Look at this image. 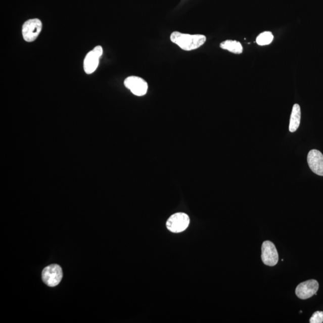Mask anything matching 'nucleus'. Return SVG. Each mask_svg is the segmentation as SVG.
<instances>
[{
  "instance_id": "obj_1",
  "label": "nucleus",
  "mask_w": 323,
  "mask_h": 323,
  "mask_svg": "<svg viewBox=\"0 0 323 323\" xmlns=\"http://www.w3.org/2000/svg\"><path fill=\"white\" fill-rule=\"evenodd\" d=\"M170 39L172 43L186 51L197 50L207 40L206 37L204 35L183 34L178 31L173 32Z\"/></svg>"
},
{
  "instance_id": "obj_2",
  "label": "nucleus",
  "mask_w": 323,
  "mask_h": 323,
  "mask_svg": "<svg viewBox=\"0 0 323 323\" xmlns=\"http://www.w3.org/2000/svg\"><path fill=\"white\" fill-rule=\"evenodd\" d=\"M190 223V218L184 213H177L171 215L166 222V227L173 233H179L185 230Z\"/></svg>"
},
{
  "instance_id": "obj_3",
  "label": "nucleus",
  "mask_w": 323,
  "mask_h": 323,
  "mask_svg": "<svg viewBox=\"0 0 323 323\" xmlns=\"http://www.w3.org/2000/svg\"><path fill=\"white\" fill-rule=\"evenodd\" d=\"M63 276V270L61 266L55 264L45 267L42 272V280L45 285L50 287L58 286Z\"/></svg>"
},
{
  "instance_id": "obj_4",
  "label": "nucleus",
  "mask_w": 323,
  "mask_h": 323,
  "mask_svg": "<svg viewBox=\"0 0 323 323\" xmlns=\"http://www.w3.org/2000/svg\"><path fill=\"white\" fill-rule=\"evenodd\" d=\"M42 29V23L38 19H29L24 23L22 27V35L27 42L34 41Z\"/></svg>"
},
{
  "instance_id": "obj_5",
  "label": "nucleus",
  "mask_w": 323,
  "mask_h": 323,
  "mask_svg": "<svg viewBox=\"0 0 323 323\" xmlns=\"http://www.w3.org/2000/svg\"><path fill=\"white\" fill-rule=\"evenodd\" d=\"M124 84L127 89L130 90L136 96H145L148 93V84L142 78L137 76L127 77L124 81Z\"/></svg>"
},
{
  "instance_id": "obj_6",
  "label": "nucleus",
  "mask_w": 323,
  "mask_h": 323,
  "mask_svg": "<svg viewBox=\"0 0 323 323\" xmlns=\"http://www.w3.org/2000/svg\"><path fill=\"white\" fill-rule=\"evenodd\" d=\"M103 53V48L101 45H97L86 55L83 63L84 70L86 74H92L97 70Z\"/></svg>"
},
{
  "instance_id": "obj_7",
  "label": "nucleus",
  "mask_w": 323,
  "mask_h": 323,
  "mask_svg": "<svg viewBox=\"0 0 323 323\" xmlns=\"http://www.w3.org/2000/svg\"><path fill=\"white\" fill-rule=\"evenodd\" d=\"M262 262L265 265L269 266H275L279 262V254L274 245L270 241H265L262 246Z\"/></svg>"
},
{
  "instance_id": "obj_8",
  "label": "nucleus",
  "mask_w": 323,
  "mask_h": 323,
  "mask_svg": "<svg viewBox=\"0 0 323 323\" xmlns=\"http://www.w3.org/2000/svg\"><path fill=\"white\" fill-rule=\"evenodd\" d=\"M319 288L317 281L310 280L303 282L297 286L296 295L299 299L305 300L316 295Z\"/></svg>"
},
{
  "instance_id": "obj_9",
  "label": "nucleus",
  "mask_w": 323,
  "mask_h": 323,
  "mask_svg": "<svg viewBox=\"0 0 323 323\" xmlns=\"http://www.w3.org/2000/svg\"><path fill=\"white\" fill-rule=\"evenodd\" d=\"M308 163L310 169L318 175L323 176V155L317 150H312L308 155Z\"/></svg>"
},
{
  "instance_id": "obj_10",
  "label": "nucleus",
  "mask_w": 323,
  "mask_h": 323,
  "mask_svg": "<svg viewBox=\"0 0 323 323\" xmlns=\"http://www.w3.org/2000/svg\"><path fill=\"white\" fill-rule=\"evenodd\" d=\"M301 107L298 104H295L293 107L291 116H290L289 130L291 132H294L298 129L301 122Z\"/></svg>"
},
{
  "instance_id": "obj_11",
  "label": "nucleus",
  "mask_w": 323,
  "mask_h": 323,
  "mask_svg": "<svg viewBox=\"0 0 323 323\" xmlns=\"http://www.w3.org/2000/svg\"><path fill=\"white\" fill-rule=\"evenodd\" d=\"M220 47L224 50L236 54H241L243 52L242 44H241L240 42L236 40H227L221 42Z\"/></svg>"
},
{
  "instance_id": "obj_12",
  "label": "nucleus",
  "mask_w": 323,
  "mask_h": 323,
  "mask_svg": "<svg viewBox=\"0 0 323 323\" xmlns=\"http://www.w3.org/2000/svg\"><path fill=\"white\" fill-rule=\"evenodd\" d=\"M273 35L271 32L265 31L262 32L256 38V43L260 45H268L272 43Z\"/></svg>"
},
{
  "instance_id": "obj_13",
  "label": "nucleus",
  "mask_w": 323,
  "mask_h": 323,
  "mask_svg": "<svg viewBox=\"0 0 323 323\" xmlns=\"http://www.w3.org/2000/svg\"><path fill=\"white\" fill-rule=\"evenodd\" d=\"M311 323H322L323 322V312L316 311L309 319Z\"/></svg>"
}]
</instances>
